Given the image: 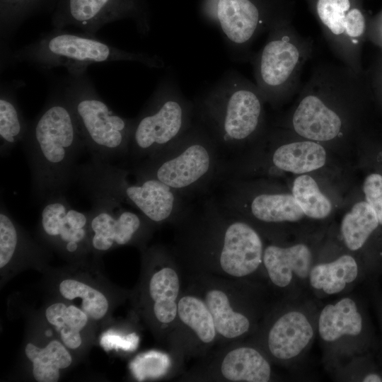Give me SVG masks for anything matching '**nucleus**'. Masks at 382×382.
Wrapping results in <instances>:
<instances>
[{
  "instance_id": "f8f14e48",
  "label": "nucleus",
  "mask_w": 382,
  "mask_h": 382,
  "mask_svg": "<svg viewBox=\"0 0 382 382\" xmlns=\"http://www.w3.org/2000/svg\"><path fill=\"white\" fill-rule=\"evenodd\" d=\"M263 252V243L258 232L230 209L222 248L216 260L219 268L233 277L249 276L262 264Z\"/></svg>"
},
{
  "instance_id": "a211bd4d",
  "label": "nucleus",
  "mask_w": 382,
  "mask_h": 382,
  "mask_svg": "<svg viewBox=\"0 0 382 382\" xmlns=\"http://www.w3.org/2000/svg\"><path fill=\"white\" fill-rule=\"evenodd\" d=\"M271 161L279 170L302 174L323 166L326 161V151L315 141L290 142L277 147Z\"/></svg>"
},
{
  "instance_id": "a878e982",
  "label": "nucleus",
  "mask_w": 382,
  "mask_h": 382,
  "mask_svg": "<svg viewBox=\"0 0 382 382\" xmlns=\"http://www.w3.org/2000/svg\"><path fill=\"white\" fill-rule=\"evenodd\" d=\"M178 316L204 344H210L217 335L212 316L204 300L193 295L182 296L178 303Z\"/></svg>"
},
{
  "instance_id": "6ab92c4d",
  "label": "nucleus",
  "mask_w": 382,
  "mask_h": 382,
  "mask_svg": "<svg viewBox=\"0 0 382 382\" xmlns=\"http://www.w3.org/2000/svg\"><path fill=\"white\" fill-rule=\"evenodd\" d=\"M358 275V265L349 255H343L336 260L312 266L308 282L311 286L327 295L342 292Z\"/></svg>"
},
{
  "instance_id": "393cba45",
  "label": "nucleus",
  "mask_w": 382,
  "mask_h": 382,
  "mask_svg": "<svg viewBox=\"0 0 382 382\" xmlns=\"http://www.w3.org/2000/svg\"><path fill=\"white\" fill-rule=\"evenodd\" d=\"M45 316L59 332L66 347L74 349L81 345L80 331L88 322V316L83 310L73 305L56 303L46 309Z\"/></svg>"
},
{
  "instance_id": "f03ea898",
  "label": "nucleus",
  "mask_w": 382,
  "mask_h": 382,
  "mask_svg": "<svg viewBox=\"0 0 382 382\" xmlns=\"http://www.w3.org/2000/svg\"><path fill=\"white\" fill-rule=\"evenodd\" d=\"M194 103L195 118L215 143L224 166L262 129L266 101L255 83L236 70L226 71Z\"/></svg>"
},
{
  "instance_id": "dca6fc26",
  "label": "nucleus",
  "mask_w": 382,
  "mask_h": 382,
  "mask_svg": "<svg viewBox=\"0 0 382 382\" xmlns=\"http://www.w3.org/2000/svg\"><path fill=\"white\" fill-rule=\"evenodd\" d=\"M363 320L356 302L350 297L325 305L319 314L318 330L321 340L334 342L343 337L359 335Z\"/></svg>"
},
{
  "instance_id": "9b49d317",
  "label": "nucleus",
  "mask_w": 382,
  "mask_h": 382,
  "mask_svg": "<svg viewBox=\"0 0 382 382\" xmlns=\"http://www.w3.org/2000/svg\"><path fill=\"white\" fill-rule=\"evenodd\" d=\"M91 197V242L96 250L105 251L115 245L129 243L151 222L139 212H133L119 202L102 196Z\"/></svg>"
},
{
  "instance_id": "c85d7f7f",
  "label": "nucleus",
  "mask_w": 382,
  "mask_h": 382,
  "mask_svg": "<svg viewBox=\"0 0 382 382\" xmlns=\"http://www.w3.org/2000/svg\"><path fill=\"white\" fill-rule=\"evenodd\" d=\"M59 292L69 300L81 298L82 310L88 317L99 320L105 316L108 309V301L100 291L75 279H64L59 284Z\"/></svg>"
},
{
  "instance_id": "2f4dec72",
  "label": "nucleus",
  "mask_w": 382,
  "mask_h": 382,
  "mask_svg": "<svg viewBox=\"0 0 382 382\" xmlns=\"http://www.w3.org/2000/svg\"><path fill=\"white\" fill-rule=\"evenodd\" d=\"M364 382H381L382 381L381 377L374 373H371L365 376L362 380Z\"/></svg>"
},
{
  "instance_id": "f257e3e1",
  "label": "nucleus",
  "mask_w": 382,
  "mask_h": 382,
  "mask_svg": "<svg viewBox=\"0 0 382 382\" xmlns=\"http://www.w3.org/2000/svg\"><path fill=\"white\" fill-rule=\"evenodd\" d=\"M22 143L34 196L43 202L63 193L75 178L76 161L85 144L62 92L29 122Z\"/></svg>"
},
{
  "instance_id": "5701e85b",
  "label": "nucleus",
  "mask_w": 382,
  "mask_h": 382,
  "mask_svg": "<svg viewBox=\"0 0 382 382\" xmlns=\"http://www.w3.org/2000/svg\"><path fill=\"white\" fill-rule=\"evenodd\" d=\"M14 94L5 86L0 95V142L1 155L8 154L19 142H22L28 129Z\"/></svg>"
},
{
  "instance_id": "7c9ffc66",
  "label": "nucleus",
  "mask_w": 382,
  "mask_h": 382,
  "mask_svg": "<svg viewBox=\"0 0 382 382\" xmlns=\"http://www.w3.org/2000/svg\"><path fill=\"white\" fill-rule=\"evenodd\" d=\"M363 190L366 202L374 209L382 225V175L378 173L368 175L364 182Z\"/></svg>"
},
{
  "instance_id": "b1692460",
  "label": "nucleus",
  "mask_w": 382,
  "mask_h": 382,
  "mask_svg": "<svg viewBox=\"0 0 382 382\" xmlns=\"http://www.w3.org/2000/svg\"><path fill=\"white\" fill-rule=\"evenodd\" d=\"M378 224L375 212L366 202L356 203L342 220L345 244L350 250L360 249Z\"/></svg>"
},
{
  "instance_id": "6e6552de",
  "label": "nucleus",
  "mask_w": 382,
  "mask_h": 382,
  "mask_svg": "<svg viewBox=\"0 0 382 382\" xmlns=\"http://www.w3.org/2000/svg\"><path fill=\"white\" fill-rule=\"evenodd\" d=\"M313 51L312 39L301 35L292 21L269 31L265 45L250 59L255 83L266 102L277 106L300 89L303 68Z\"/></svg>"
},
{
  "instance_id": "2eb2a0df",
  "label": "nucleus",
  "mask_w": 382,
  "mask_h": 382,
  "mask_svg": "<svg viewBox=\"0 0 382 382\" xmlns=\"http://www.w3.org/2000/svg\"><path fill=\"white\" fill-rule=\"evenodd\" d=\"M312 262L311 250L303 243L264 248L262 264L271 282L279 288H286L295 280L308 279Z\"/></svg>"
},
{
  "instance_id": "7ed1b4c3",
  "label": "nucleus",
  "mask_w": 382,
  "mask_h": 382,
  "mask_svg": "<svg viewBox=\"0 0 382 382\" xmlns=\"http://www.w3.org/2000/svg\"><path fill=\"white\" fill-rule=\"evenodd\" d=\"M75 178L91 195L108 197L137 209L154 224L173 221L183 209L184 197L159 180L91 158L76 167Z\"/></svg>"
},
{
  "instance_id": "f3484780",
  "label": "nucleus",
  "mask_w": 382,
  "mask_h": 382,
  "mask_svg": "<svg viewBox=\"0 0 382 382\" xmlns=\"http://www.w3.org/2000/svg\"><path fill=\"white\" fill-rule=\"evenodd\" d=\"M220 371L224 378L233 382H267L271 377V366L256 349L239 347L223 358Z\"/></svg>"
},
{
  "instance_id": "c756f323",
  "label": "nucleus",
  "mask_w": 382,
  "mask_h": 382,
  "mask_svg": "<svg viewBox=\"0 0 382 382\" xmlns=\"http://www.w3.org/2000/svg\"><path fill=\"white\" fill-rule=\"evenodd\" d=\"M16 226L1 204L0 212V267H5L13 257L18 241Z\"/></svg>"
},
{
  "instance_id": "1a4fd4ad",
  "label": "nucleus",
  "mask_w": 382,
  "mask_h": 382,
  "mask_svg": "<svg viewBox=\"0 0 382 382\" xmlns=\"http://www.w3.org/2000/svg\"><path fill=\"white\" fill-rule=\"evenodd\" d=\"M212 16L231 59L250 61L255 42L277 25L292 21L290 0H215Z\"/></svg>"
},
{
  "instance_id": "ddd939ff",
  "label": "nucleus",
  "mask_w": 382,
  "mask_h": 382,
  "mask_svg": "<svg viewBox=\"0 0 382 382\" xmlns=\"http://www.w3.org/2000/svg\"><path fill=\"white\" fill-rule=\"evenodd\" d=\"M40 226L48 238L57 240L66 252L74 253L87 238L90 215L72 207L63 193L57 194L43 202Z\"/></svg>"
},
{
  "instance_id": "4468645a",
  "label": "nucleus",
  "mask_w": 382,
  "mask_h": 382,
  "mask_svg": "<svg viewBox=\"0 0 382 382\" xmlns=\"http://www.w3.org/2000/svg\"><path fill=\"white\" fill-rule=\"evenodd\" d=\"M314 330L308 316L301 311L283 313L272 324L267 335L270 354L280 361L299 356L310 345Z\"/></svg>"
},
{
  "instance_id": "4be33fe9",
  "label": "nucleus",
  "mask_w": 382,
  "mask_h": 382,
  "mask_svg": "<svg viewBox=\"0 0 382 382\" xmlns=\"http://www.w3.org/2000/svg\"><path fill=\"white\" fill-rule=\"evenodd\" d=\"M25 352L33 363V374L38 382H57L59 370L68 367L72 361L65 347L57 340L50 342L44 348L28 343Z\"/></svg>"
},
{
  "instance_id": "0eeeda50",
  "label": "nucleus",
  "mask_w": 382,
  "mask_h": 382,
  "mask_svg": "<svg viewBox=\"0 0 382 382\" xmlns=\"http://www.w3.org/2000/svg\"><path fill=\"white\" fill-rule=\"evenodd\" d=\"M62 94L91 158L111 162L127 157L134 118L115 114L98 96L86 73L69 74Z\"/></svg>"
},
{
  "instance_id": "cd10ccee",
  "label": "nucleus",
  "mask_w": 382,
  "mask_h": 382,
  "mask_svg": "<svg viewBox=\"0 0 382 382\" xmlns=\"http://www.w3.org/2000/svg\"><path fill=\"white\" fill-rule=\"evenodd\" d=\"M292 195L304 214L310 218L322 219L332 211L330 201L320 192L315 180L309 175H302L295 179Z\"/></svg>"
},
{
  "instance_id": "9d476101",
  "label": "nucleus",
  "mask_w": 382,
  "mask_h": 382,
  "mask_svg": "<svg viewBox=\"0 0 382 382\" xmlns=\"http://www.w3.org/2000/svg\"><path fill=\"white\" fill-rule=\"evenodd\" d=\"M341 64L361 73V45L368 22L362 0H304Z\"/></svg>"
},
{
  "instance_id": "20e7f679",
  "label": "nucleus",
  "mask_w": 382,
  "mask_h": 382,
  "mask_svg": "<svg viewBox=\"0 0 382 382\" xmlns=\"http://www.w3.org/2000/svg\"><path fill=\"white\" fill-rule=\"evenodd\" d=\"M132 167L192 199L213 188L222 176L224 165L213 139L195 118L171 146Z\"/></svg>"
},
{
  "instance_id": "39448f33",
  "label": "nucleus",
  "mask_w": 382,
  "mask_h": 382,
  "mask_svg": "<svg viewBox=\"0 0 382 382\" xmlns=\"http://www.w3.org/2000/svg\"><path fill=\"white\" fill-rule=\"evenodd\" d=\"M12 58L17 62H27L45 69L62 66L71 76L86 74L92 64L112 62H137L154 69L164 66L163 60L156 54L126 51L94 36L57 28L14 51Z\"/></svg>"
},
{
  "instance_id": "aec40b11",
  "label": "nucleus",
  "mask_w": 382,
  "mask_h": 382,
  "mask_svg": "<svg viewBox=\"0 0 382 382\" xmlns=\"http://www.w3.org/2000/svg\"><path fill=\"white\" fill-rule=\"evenodd\" d=\"M149 291L156 320L163 324L174 321L178 316L180 291V280L176 271L170 266L159 269L150 279Z\"/></svg>"
},
{
  "instance_id": "423d86ee",
  "label": "nucleus",
  "mask_w": 382,
  "mask_h": 382,
  "mask_svg": "<svg viewBox=\"0 0 382 382\" xmlns=\"http://www.w3.org/2000/svg\"><path fill=\"white\" fill-rule=\"evenodd\" d=\"M195 122V103L185 96L173 76L158 84L137 117L127 157L137 163L165 151Z\"/></svg>"
},
{
  "instance_id": "412c9836",
  "label": "nucleus",
  "mask_w": 382,
  "mask_h": 382,
  "mask_svg": "<svg viewBox=\"0 0 382 382\" xmlns=\"http://www.w3.org/2000/svg\"><path fill=\"white\" fill-rule=\"evenodd\" d=\"M204 301L212 316L217 335L231 340L248 332L250 327L248 318L233 308L224 291L209 289L206 292Z\"/></svg>"
},
{
  "instance_id": "bb28decb",
  "label": "nucleus",
  "mask_w": 382,
  "mask_h": 382,
  "mask_svg": "<svg viewBox=\"0 0 382 382\" xmlns=\"http://www.w3.org/2000/svg\"><path fill=\"white\" fill-rule=\"evenodd\" d=\"M111 4L112 0H69L68 17L56 28L75 25L81 27L85 34L94 36L98 30L109 21L105 11Z\"/></svg>"
}]
</instances>
